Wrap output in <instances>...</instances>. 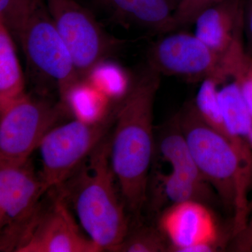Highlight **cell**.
Instances as JSON below:
<instances>
[{
  "label": "cell",
  "instance_id": "e0dca14e",
  "mask_svg": "<svg viewBox=\"0 0 252 252\" xmlns=\"http://www.w3.org/2000/svg\"><path fill=\"white\" fill-rule=\"evenodd\" d=\"M104 93L93 84L81 83L70 93L65 106L75 119L87 122H97L108 114L113 104Z\"/></svg>",
  "mask_w": 252,
  "mask_h": 252
},
{
  "label": "cell",
  "instance_id": "ba28073f",
  "mask_svg": "<svg viewBox=\"0 0 252 252\" xmlns=\"http://www.w3.org/2000/svg\"><path fill=\"white\" fill-rule=\"evenodd\" d=\"M69 110L60 101L26 94L0 110V161L29 160L41 141Z\"/></svg>",
  "mask_w": 252,
  "mask_h": 252
},
{
  "label": "cell",
  "instance_id": "52a82bcc",
  "mask_svg": "<svg viewBox=\"0 0 252 252\" xmlns=\"http://www.w3.org/2000/svg\"><path fill=\"white\" fill-rule=\"evenodd\" d=\"M56 29L72 55L82 80L123 46L75 0H45Z\"/></svg>",
  "mask_w": 252,
  "mask_h": 252
},
{
  "label": "cell",
  "instance_id": "4fadbf2b",
  "mask_svg": "<svg viewBox=\"0 0 252 252\" xmlns=\"http://www.w3.org/2000/svg\"><path fill=\"white\" fill-rule=\"evenodd\" d=\"M122 22L165 34L175 31L169 0H94Z\"/></svg>",
  "mask_w": 252,
  "mask_h": 252
},
{
  "label": "cell",
  "instance_id": "603a6c76",
  "mask_svg": "<svg viewBox=\"0 0 252 252\" xmlns=\"http://www.w3.org/2000/svg\"><path fill=\"white\" fill-rule=\"evenodd\" d=\"M224 0H183L173 13L176 31L193 24L202 11Z\"/></svg>",
  "mask_w": 252,
  "mask_h": 252
},
{
  "label": "cell",
  "instance_id": "8fae6325",
  "mask_svg": "<svg viewBox=\"0 0 252 252\" xmlns=\"http://www.w3.org/2000/svg\"><path fill=\"white\" fill-rule=\"evenodd\" d=\"M159 229L176 252H210L217 249L216 220L201 202L172 204L160 217Z\"/></svg>",
  "mask_w": 252,
  "mask_h": 252
},
{
  "label": "cell",
  "instance_id": "30bf717a",
  "mask_svg": "<svg viewBox=\"0 0 252 252\" xmlns=\"http://www.w3.org/2000/svg\"><path fill=\"white\" fill-rule=\"evenodd\" d=\"M40 210L16 252H100L89 236L81 233L67 202L56 189Z\"/></svg>",
  "mask_w": 252,
  "mask_h": 252
},
{
  "label": "cell",
  "instance_id": "d6986e66",
  "mask_svg": "<svg viewBox=\"0 0 252 252\" xmlns=\"http://www.w3.org/2000/svg\"><path fill=\"white\" fill-rule=\"evenodd\" d=\"M164 195L172 204L187 201L205 203L210 195L207 182L195 180L188 175L172 171L160 175Z\"/></svg>",
  "mask_w": 252,
  "mask_h": 252
},
{
  "label": "cell",
  "instance_id": "d4e9b609",
  "mask_svg": "<svg viewBox=\"0 0 252 252\" xmlns=\"http://www.w3.org/2000/svg\"><path fill=\"white\" fill-rule=\"evenodd\" d=\"M235 250L240 252H252V219L247 221L243 229L235 235Z\"/></svg>",
  "mask_w": 252,
  "mask_h": 252
},
{
  "label": "cell",
  "instance_id": "9c48e42d",
  "mask_svg": "<svg viewBox=\"0 0 252 252\" xmlns=\"http://www.w3.org/2000/svg\"><path fill=\"white\" fill-rule=\"evenodd\" d=\"M147 66L160 76L201 83L214 78L221 84L228 80L223 56L212 51L195 34L175 31L164 34L149 48Z\"/></svg>",
  "mask_w": 252,
  "mask_h": 252
},
{
  "label": "cell",
  "instance_id": "8992f818",
  "mask_svg": "<svg viewBox=\"0 0 252 252\" xmlns=\"http://www.w3.org/2000/svg\"><path fill=\"white\" fill-rule=\"evenodd\" d=\"M48 192L29 160L0 161V251L16 252Z\"/></svg>",
  "mask_w": 252,
  "mask_h": 252
},
{
  "label": "cell",
  "instance_id": "cb8c5ba5",
  "mask_svg": "<svg viewBox=\"0 0 252 252\" xmlns=\"http://www.w3.org/2000/svg\"><path fill=\"white\" fill-rule=\"evenodd\" d=\"M243 1V33L246 38L247 51L252 57V0Z\"/></svg>",
  "mask_w": 252,
  "mask_h": 252
},
{
  "label": "cell",
  "instance_id": "5b68a950",
  "mask_svg": "<svg viewBox=\"0 0 252 252\" xmlns=\"http://www.w3.org/2000/svg\"><path fill=\"white\" fill-rule=\"evenodd\" d=\"M16 39L31 72L41 80L53 83L59 90L61 102L65 106L69 94L84 81L56 29L46 1L28 18Z\"/></svg>",
  "mask_w": 252,
  "mask_h": 252
},
{
  "label": "cell",
  "instance_id": "7a4b0ae2",
  "mask_svg": "<svg viewBox=\"0 0 252 252\" xmlns=\"http://www.w3.org/2000/svg\"><path fill=\"white\" fill-rule=\"evenodd\" d=\"M116 182L109 136L64 184L54 189L72 207L81 228L102 252H117L130 229Z\"/></svg>",
  "mask_w": 252,
  "mask_h": 252
},
{
  "label": "cell",
  "instance_id": "4316f807",
  "mask_svg": "<svg viewBox=\"0 0 252 252\" xmlns=\"http://www.w3.org/2000/svg\"><path fill=\"white\" fill-rule=\"evenodd\" d=\"M248 142L250 143V145L252 146V128L250 131V134H249Z\"/></svg>",
  "mask_w": 252,
  "mask_h": 252
},
{
  "label": "cell",
  "instance_id": "6da1fadb",
  "mask_svg": "<svg viewBox=\"0 0 252 252\" xmlns=\"http://www.w3.org/2000/svg\"><path fill=\"white\" fill-rule=\"evenodd\" d=\"M161 76L147 66L118 107L110 161L126 209L139 216L147 200L154 152V107Z\"/></svg>",
  "mask_w": 252,
  "mask_h": 252
},
{
  "label": "cell",
  "instance_id": "5bb4252c",
  "mask_svg": "<svg viewBox=\"0 0 252 252\" xmlns=\"http://www.w3.org/2000/svg\"><path fill=\"white\" fill-rule=\"evenodd\" d=\"M158 146L162 158L170 164L172 171L188 175L200 182H207L194 160L181 127L179 113L162 126Z\"/></svg>",
  "mask_w": 252,
  "mask_h": 252
},
{
  "label": "cell",
  "instance_id": "ac0fdd59",
  "mask_svg": "<svg viewBox=\"0 0 252 252\" xmlns=\"http://www.w3.org/2000/svg\"><path fill=\"white\" fill-rule=\"evenodd\" d=\"M240 34L223 56V67L228 79H232L239 90L252 116V57Z\"/></svg>",
  "mask_w": 252,
  "mask_h": 252
},
{
  "label": "cell",
  "instance_id": "44dd1931",
  "mask_svg": "<svg viewBox=\"0 0 252 252\" xmlns=\"http://www.w3.org/2000/svg\"><path fill=\"white\" fill-rule=\"evenodd\" d=\"M168 241L159 228L142 225L130 230L117 252H162L168 251Z\"/></svg>",
  "mask_w": 252,
  "mask_h": 252
},
{
  "label": "cell",
  "instance_id": "484cf974",
  "mask_svg": "<svg viewBox=\"0 0 252 252\" xmlns=\"http://www.w3.org/2000/svg\"><path fill=\"white\" fill-rule=\"evenodd\" d=\"M182 1H183V0H169L174 11H175L176 8L179 6V4H180Z\"/></svg>",
  "mask_w": 252,
  "mask_h": 252
},
{
  "label": "cell",
  "instance_id": "2e32d148",
  "mask_svg": "<svg viewBox=\"0 0 252 252\" xmlns=\"http://www.w3.org/2000/svg\"><path fill=\"white\" fill-rule=\"evenodd\" d=\"M219 99L230 139L248 147L245 142L252 128V116L236 84L232 81L220 89Z\"/></svg>",
  "mask_w": 252,
  "mask_h": 252
},
{
  "label": "cell",
  "instance_id": "3957f363",
  "mask_svg": "<svg viewBox=\"0 0 252 252\" xmlns=\"http://www.w3.org/2000/svg\"><path fill=\"white\" fill-rule=\"evenodd\" d=\"M179 116L199 171L224 205L234 212L233 233L236 234L247 222V189L252 163L250 150L205 123L194 102L186 104Z\"/></svg>",
  "mask_w": 252,
  "mask_h": 252
},
{
  "label": "cell",
  "instance_id": "277c9868",
  "mask_svg": "<svg viewBox=\"0 0 252 252\" xmlns=\"http://www.w3.org/2000/svg\"><path fill=\"white\" fill-rule=\"evenodd\" d=\"M120 102H114L108 114L99 122L75 119L55 126L46 134L38 149L42 164L39 174L48 190L64 184L108 137Z\"/></svg>",
  "mask_w": 252,
  "mask_h": 252
},
{
  "label": "cell",
  "instance_id": "ffe728a7",
  "mask_svg": "<svg viewBox=\"0 0 252 252\" xmlns=\"http://www.w3.org/2000/svg\"><path fill=\"white\" fill-rule=\"evenodd\" d=\"M220 85L221 83L214 78H209L202 81L194 103L205 123L231 140L220 109L219 99Z\"/></svg>",
  "mask_w": 252,
  "mask_h": 252
},
{
  "label": "cell",
  "instance_id": "7402d4cb",
  "mask_svg": "<svg viewBox=\"0 0 252 252\" xmlns=\"http://www.w3.org/2000/svg\"><path fill=\"white\" fill-rule=\"evenodd\" d=\"M45 0H0V22L17 38L28 18Z\"/></svg>",
  "mask_w": 252,
  "mask_h": 252
},
{
  "label": "cell",
  "instance_id": "9a60e30c",
  "mask_svg": "<svg viewBox=\"0 0 252 252\" xmlns=\"http://www.w3.org/2000/svg\"><path fill=\"white\" fill-rule=\"evenodd\" d=\"M13 37L0 22V110L27 94Z\"/></svg>",
  "mask_w": 252,
  "mask_h": 252
},
{
  "label": "cell",
  "instance_id": "7c38bea8",
  "mask_svg": "<svg viewBox=\"0 0 252 252\" xmlns=\"http://www.w3.org/2000/svg\"><path fill=\"white\" fill-rule=\"evenodd\" d=\"M194 34L212 51L223 56L243 33V0H224L195 18Z\"/></svg>",
  "mask_w": 252,
  "mask_h": 252
}]
</instances>
